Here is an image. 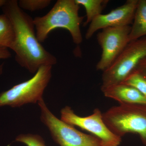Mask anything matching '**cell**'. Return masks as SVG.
Here are the masks:
<instances>
[{"label": "cell", "instance_id": "cell-1", "mask_svg": "<svg viewBox=\"0 0 146 146\" xmlns=\"http://www.w3.org/2000/svg\"><path fill=\"white\" fill-rule=\"evenodd\" d=\"M2 9L13 26L14 39L9 49L15 53L18 65L31 74L42 66L55 65L56 58L38 41L33 18L19 7L18 1H7Z\"/></svg>", "mask_w": 146, "mask_h": 146}, {"label": "cell", "instance_id": "cell-2", "mask_svg": "<svg viewBox=\"0 0 146 146\" xmlns=\"http://www.w3.org/2000/svg\"><path fill=\"white\" fill-rule=\"evenodd\" d=\"M79 9L75 0H58L44 16L33 18L38 41L44 42L51 32L60 28L69 32L74 44H81L83 38L80 25L84 17L79 16Z\"/></svg>", "mask_w": 146, "mask_h": 146}, {"label": "cell", "instance_id": "cell-3", "mask_svg": "<svg viewBox=\"0 0 146 146\" xmlns=\"http://www.w3.org/2000/svg\"><path fill=\"white\" fill-rule=\"evenodd\" d=\"M51 66H43L32 78L0 94V107H19L36 103L43 98L44 91L52 77Z\"/></svg>", "mask_w": 146, "mask_h": 146}, {"label": "cell", "instance_id": "cell-4", "mask_svg": "<svg viewBox=\"0 0 146 146\" xmlns=\"http://www.w3.org/2000/svg\"><path fill=\"white\" fill-rule=\"evenodd\" d=\"M146 57V36L128 43L111 66L103 72L101 89L122 83Z\"/></svg>", "mask_w": 146, "mask_h": 146}, {"label": "cell", "instance_id": "cell-5", "mask_svg": "<svg viewBox=\"0 0 146 146\" xmlns=\"http://www.w3.org/2000/svg\"><path fill=\"white\" fill-rule=\"evenodd\" d=\"M38 104L41 121L48 129L53 139L60 146H103L101 141L96 136L82 133L56 117L43 99Z\"/></svg>", "mask_w": 146, "mask_h": 146}, {"label": "cell", "instance_id": "cell-6", "mask_svg": "<svg viewBox=\"0 0 146 146\" xmlns=\"http://www.w3.org/2000/svg\"><path fill=\"white\" fill-rule=\"evenodd\" d=\"M135 104H120L103 113L106 124L112 133L121 138L126 133L138 134L146 143V115Z\"/></svg>", "mask_w": 146, "mask_h": 146}, {"label": "cell", "instance_id": "cell-7", "mask_svg": "<svg viewBox=\"0 0 146 146\" xmlns=\"http://www.w3.org/2000/svg\"><path fill=\"white\" fill-rule=\"evenodd\" d=\"M60 120L73 126H77L90 132L101 141L103 146H119L121 138L112 133L106 124L103 113L98 108L93 114L82 117L76 115L70 106L63 108L60 111Z\"/></svg>", "mask_w": 146, "mask_h": 146}, {"label": "cell", "instance_id": "cell-8", "mask_svg": "<svg viewBox=\"0 0 146 146\" xmlns=\"http://www.w3.org/2000/svg\"><path fill=\"white\" fill-rule=\"evenodd\" d=\"M130 26L106 28L98 33L97 39L102 49L97 70L104 72L109 68L129 42Z\"/></svg>", "mask_w": 146, "mask_h": 146}, {"label": "cell", "instance_id": "cell-9", "mask_svg": "<svg viewBox=\"0 0 146 146\" xmlns=\"http://www.w3.org/2000/svg\"><path fill=\"white\" fill-rule=\"evenodd\" d=\"M138 2V0H128L109 13L97 16L90 23L85 38L90 39L96 32L106 28L129 26L133 23Z\"/></svg>", "mask_w": 146, "mask_h": 146}, {"label": "cell", "instance_id": "cell-10", "mask_svg": "<svg viewBox=\"0 0 146 146\" xmlns=\"http://www.w3.org/2000/svg\"><path fill=\"white\" fill-rule=\"evenodd\" d=\"M105 96L122 104L146 105V98L134 87L119 83L101 89Z\"/></svg>", "mask_w": 146, "mask_h": 146}, {"label": "cell", "instance_id": "cell-11", "mask_svg": "<svg viewBox=\"0 0 146 146\" xmlns=\"http://www.w3.org/2000/svg\"><path fill=\"white\" fill-rule=\"evenodd\" d=\"M132 23L129 42L146 36V0H138Z\"/></svg>", "mask_w": 146, "mask_h": 146}, {"label": "cell", "instance_id": "cell-12", "mask_svg": "<svg viewBox=\"0 0 146 146\" xmlns=\"http://www.w3.org/2000/svg\"><path fill=\"white\" fill-rule=\"evenodd\" d=\"M77 4L84 7L86 18L83 26L90 24L97 16L101 14L102 11L107 5L108 0H75Z\"/></svg>", "mask_w": 146, "mask_h": 146}, {"label": "cell", "instance_id": "cell-13", "mask_svg": "<svg viewBox=\"0 0 146 146\" xmlns=\"http://www.w3.org/2000/svg\"><path fill=\"white\" fill-rule=\"evenodd\" d=\"M14 39L12 24L5 14L0 15V46L9 48Z\"/></svg>", "mask_w": 146, "mask_h": 146}, {"label": "cell", "instance_id": "cell-14", "mask_svg": "<svg viewBox=\"0 0 146 146\" xmlns=\"http://www.w3.org/2000/svg\"><path fill=\"white\" fill-rule=\"evenodd\" d=\"M121 83L134 87L146 98V78L138 71H134Z\"/></svg>", "mask_w": 146, "mask_h": 146}, {"label": "cell", "instance_id": "cell-15", "mask_svg": "<svg viewBox=\"0 0 146 146\" xmlns=\"http://www.w3.org/2000/svg\"><path fill=\"white\" fill-rule=\"evenodd\" d=\"M51 0H20L18 4L21 9L34 11L46 8L50 4Z\"/></svg>", "mask_w": 146, "mask_h": 146}, {"label": "cell", "instance_id": "cell-16", "mask_svg": "<svg viewBox=\"0 0 146 146\" xmlns=\"http://www.w3.org/2000/svg\"><path fill=\"white\" fill-rule=\"evenodd\" d=\"M16 141L25 144L27 146H46L42 137L36 134H20L16 137Z\"/></svg>", "mask_w": 146, "mask_h": 146}, {"label": "cell", "instance_id": "cell-17", "mask_svg": "<svg viewBox=\"0 0 146 146\" xmlns=\"http://www.w3.org/2000/svg\"><path fill=\"white\" fill-rule=\"evenodd\" d=\"M136 70L141 73L146 78V57L140 62Z\"/></svg>", "mask_w": 146, "mask_h": 146}, {"label": "cell", "instance_id": "cell-18", "mask_svg": "<svg viewBox=\"0 0 146 146\" xmlns=\"http://www.w3.org/2000/svg\"><path fill=\"white\" fill-rule=\"evenodd\" d=\"M11 53L8 48L0 46V59H8L11 57Z\"/></svg>", "mask_w": 146, "mask_h": 146}, {"label": "cell", "instance_id": "cell-19", "mask_svg": "<svg viewBox=\"0 0 146 146\" xmlns=\"http://www.w3.org/2000/svg\"><path fill=\"white\" fill-rule=\"evenodd\" d=\"M7 0H0V9L2 8L6 3Z\"/></svg>", "mask_w": 146, "mask_h": 146}, {"label": "cell", "instance_id": "cell-20", "mask_svg": "<svg viewBox=\"0 0 146 146\" xmlns=\"http://www.w3.org/2000/svg\"><path fill=\"white\" fill-rule=\"evenodd\" d=\"M4 65V63L0 64V75L2 74L3 73V70Z\"/></svg>", "mask_w": 146, "mask_h": 146}]
</instances>
